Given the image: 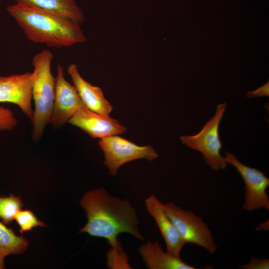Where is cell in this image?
I'll list each match as a JSON object with an SVG mask.
<instances>
[{"label":"cell","instance_id":"5b68a950","mask_svg":"<svg viewBox=\"0 0 269 269\" xmlns=\"http://www.w3.org/2000/svg\"><path fill=\"white\" fill-rule=\"evenodd\" d=\"M161 205L185 244H195L210 254L216 252L217 246L211 230L201 217L172 202H161Z\"/></svg>","mask_w":269,"mask_h":269},{"label":"cell","instance_id":"30bf717a","mask_svg":"<svg viewBox=\"0 0 269 269\" xmlns=\"http://www.w3.org/2000/svg\"><path fill=\"white\" fill-rule=\"evenodd\" d=\"M68 123L79 128L93 138L122 134L127 130L117 120L93 112L85 105L75 112Z\"/></svg>","mask_w":269,"mask_h":269},{"label":"cell","instance_id":"e0dca14e","mask_svg":"<svg viewBox=\"0 0 269 269\" xmlns=\"http://www.w3.org/2000/svg\"><path fill=\"white\" fill-rule=\"evenodd\" d=\"M106 265L111 269H132L127 254L121 243L117 246H110L106 254Z\"/></svg>","mask_w":269,"mask_h":269},{"label":"cell","instance_id":"ffe728a7","mask_svg":"<svg viewBox=\"0 0 269 269\" xmlns=\"http://www.w3.org/2000/svg\"><path fill=\"white\" fill-rule=\"evenodd\" d=\"M241 269H269V259H258L252 257L249 262L240 266Z\"/></svg>","mask_w":269,"mask_h":269},{"label":"cell","instance_id":"9c48e42d","mask_svg":"<svg viewBox=\"0 0 269 269\" xmlns=\"http://www.w3.org/2000/svg\"><path fill=\"white\" fill-rule=\"evenodd\" d=\"M33 73L0 76V103H9L18 106L31 121L33 111L31 106Z\"/></svg>","mask_w":269,"mask_h":269},{"label":"cell","instance_id":"7c38bea8","mask_svg":"<svg viewBox=\"0 0 269 269\" xmlns=\"http://www.w3.org/2000/svg\"><path fill=\"white\" fill-rule=\"evenodd\" d=\"M67 73L85 106L97 114L110 116L113 107L106 99L101 89L86 81L81 75L78 66L74 63L69 65Z\"/></svg>","mask_w":269,"mask_h":269},{"label":"cell","instance_id":"9a60e30c","mask_svg":"<svg viewBox=\"0 0 269 269\" xmlns=\"http://www.w3.org/2000/svg\"><path fill=\"white\" fill-rule=\"evenodd\" d=\"M0 222V253L4 256L18 255L27 249L28 241L17 236L13 231Z\"/></svg>","mask_w":269,"mask_h":269},{"label":"cell","instance_id":"7402d4cb","mask_svg":"<svg viewBox=\"0 0 269 269\" xmlns=\"http://www.w3.org/2000/svg\"><path fill=\"white\" fill-rule=\"evenodd\" d=\"M5 256L0 253V269H5L4 259Z\"/></svg>","mask_w":269,"mask_h":269},{"label":"cell","instance_id":"44dd1931","mask_svg":"<svg viewBox=\"0 0 269 269\" xmlns=\"http://www.w3.org/2000/svg\"><path fill=\"white\" fill-rule=\"evenodd\" d=\"M248 98H256L258 97H269V81L254 91H249L246 95Z\"/></svg>","mask_w":269,"mask_h":269},{"label":"cell","instance_id":"5bb4252c","mask_svg":"<svg viewBox=\"0 0 269 269\" xmlns=\"http://www.w3.org/2000/svg\"><path fill=\"white\" fill-rule=\"evenodd\" d=\"M16 3L29 4L60 13L81 24L84 15L75 0H14Z\"/></svg>","mask_w":269,"mask_h":269},{"label":"cell","instance_id":"8992f818","mask_svg":"<svg viewBox=\"0 0 269 269\" xmlns=\"http://www.w3.org/2000/svg\"><path fill=\"white\" fill-rule=\"evenodd\" d=\"M99 145L104 154V164L111 175H116L119 168L129 162L140 159L152 161L158 157L151 146H139L117 135L101 138Z\"/></svg>","mask_w":269,"mask_h":269},{"label":"cell","instance_id":"ba28073f","mask_svg":"<svg viewBox=\"0 0 269 269\" xmlns=\"http://www.w3.org/2000/svg\"><path fill=\"white\" fill-rule=\"evenodd\" d=\"M83 105L73 85L65 79L63 66L58 63L55 77L54 105L49 124L56 127L62 126Z\"/></svg>","mask_w":269,"mask_h":269},{"label":"cell","instance_id":"6da1fadb","mask_svg":"<svg viewBox=\"0 0 269 269\" xmlns=\"http://www.w3.org/2000/svg\"><path fill=\"white\" fill-rule=\"evenodd\" d=\"M80 204L87 222L79 233L105 239L110 246L121 243L118 236L121 233L144 240L139 229L136 211L127 199L112 196L105 188H99L86 192Z\"/></svg>","mask_w":269,"mask_h":269},{"label":"cell","instance_id":"7a4b0ae2","mask_svg":"<svg viewBox=\"0 0 269 269\" xmlns=\"http://www.w3.org/2000/svg\"><path fill=\"white\" fill-rule=\"evenodd\" d=\"M6 10L27 38L33 42L59 48L87 40L80 24L60 13L16 2Z\"/></svg>","mask_w":269,"mask_h":269},{"label":"cell","instance_id":"3957f363","mask_svg":"<svg viewBox=\"0 0 269 269\" xmlns=\"http://www.w3.org/2000/svg\"><path fill=\"white\" fill-rule=\"evenodd\" d=\"M52 52L44 49L32 58L33 81L32 96L34 103L32 123V137L39 140L45 127L49 124L55 92V77L51 72Z\"/></svg>","mask_w":269,"mask_h":269},{"label":"cell","instance_id":"d6986e66","mask_svg":"<svg viewBox=\"0 0 269 269\" xmlns=\"http://www.w3.org/2000/svg\"><path fill=\"white\" fill-rule=\"evenodd\" d=\"M16 124V121L12 112L8 109L0 107V130H11Z\"/></svg>","mask_w":269,"mask_h":269},{"label":"cell","instance_id":"2e32d148","mask_svg":"<svg viewBox=\"0 0 269 269\" xmlns=\"http://www.w3.org/2000/svg\"><path fill=\"white\" fill-rule=\"evenodd\" d=\"M23 205L19 196H0V219L4 224L11 223Z\"/></svg>","mask_w":269,"mask_h":269},{"label":"cell","instance_id":"8fae6325","mask_svg":"<svg viewBox=\"0 0 269 269\" xmlns=\"http://www.w3.org/2000/svg\"><path fill=\"white\" fill-rule=\"evenodd\" d=\"M145 205L164 239L166 251L175 257L180 258L181 251L185 244L162 208L161 201L155 195H151L145 199Z\"/></svg>","mask_w":269,"mask_h":269},{"label":"cell","instance_id":"ac0fdd59","mask_svg":"<svg viewBox=\"0 0 269 269\" xmlns=\"http://www.w3.org/2000/svg\"><path fill=\"white\" fill-rule=\"evenodd\" d=\"M18 225L20 232L29 231L33 228L39 226L45 227L46 225L39 220L30 210H19L16 214L15 219Z\"/></svg>","mask_w":269,"mask_h":269},{"label":"cell","instance_id":"52a82bcc","mask_svg":"<svg viewBox=\"0 0 269 269\" xmlns=\"http://www.w3.org/2000/svg\"><path fill=\"white\" fill-rule=\"evenodd\" d=\"M224 158L236 168L244 182L245 202L243 208L249 212L262 208L269 210V197L267 190L269 179L264 173L243 163L231 152L226 151Z\"/></svg>","mask_w":269,"mask_h":269},{"label":"cell","instance_id":"277c9868","mask_svg":"<svg viewBox=\"0 0 269 269\" xmlns=\"http://www.w3.org/2000/svg\"><path fill=\"white\" fill-rule=\"evenodd\" d=\"M226 108L225 102L218 104L213 116L198 133L180 137L183 144L201 153L205 163L215 170L225 169L228 164L220 152L222 144L219 134L220 122Z\"/></svg>","mask_w":269,"mask_h":269},{"label":"cell","instance_id":"4fadbf2b","mask_svg":"<svg viewBox=\"0 0 269 269\" xmlns=\"http://www.w3.org/2000/svg\"><path fill=\"white\" fill-rule=\"evenodd\" d=\"M138 253L149 269H195L196 268L164 251L157 241H148L138 248Z\"/></svg>","mask_w":269,"mask_h":269}]
</instances>
